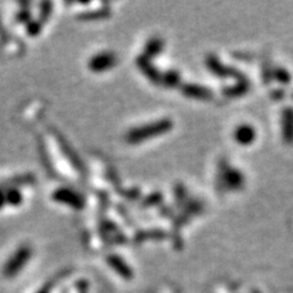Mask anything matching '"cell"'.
Segmentation results:
<instances>
[{"label":"cell","mask_w":293,"mask_h":293,"mask_svg":"<svg viewBox=\"0 0 293 293\" xmlns=\"http://www.w3.org/2000/svg\"><path fill=\"white\" fill-rule=\"evenodd\" d=\"M54 136H55L56 142H58L59 146H60L61 152L64 153L65 156H66V159L70 161V164L72 165L73 169L77 172L82 173V175H86L87 173L86 165H84L83 160H82V159L79 158V155L76 153V150L73 149V147L69 143V141H67L60 132H58V131H54Z\"/></svg>","instance_id":"6da1fadb"},{"label":"cell","mask_w":293,"mask_h":293,"mask_svg":"<svg viewBox=\"0 0 293 293\" xmlns=\"http://www.w3.org/2000/svg\"><path fill=\"white\" fill-rule=\"evenodd\" d=\"M52 198L58 203L65 204V206L72 208L75 210H82L86 206V201L81 194H78L73 189L66 188V187L56 188L53 192Z\"/></svg>","instance_id":"7a4b0ae2"},{"label":"cell","mask_w":293,"mask_h":293,"mask_svg":"<svg viewBox=\"0 0 293 293\" xmlns=\"http://www.w3.org/2000/svg\"><path fill=\"white\" fill-rule=\"evenodd\" d=\"M118 62V58L113 52H103L95 54L88 61V67L90 71L95 73L105 72V71L112 70Z\"/></svg>","instance_id":"3957f363"},{"label":"cell","mask_w":293,"mask_h":293,"mask_svg":"<svg viewBox=\"0 0 293 293\" xmlns=\"http://www.w3.org/2000/svg\"><path fill=\"white\" fill-rule=\"evenodd\" d=\"M165 126H166V124L164 121H161L156 122V124L148 125V126L144 127H139V129H135L127 133L126 139L130 143H138V142H142L144 139L152 137V136L163 132L165 130Z\"/></svg>","instance_id":"277c9868"},{"label":"cell","mask_w":293,"mask_h":293,"mask_svg":"<svg viewBox=\"0 0 293 293\" xmlns=\"http://www.w3.org/2000/svg\"><path fill=\"white\" fill-rule=\"evenodd\" d=\"M31 257V248L27 246L21 247L18 249V252L13 255V258L8 261L7 266H5L4 272L5 275L13 276L25 265V263L28 260V258Z\"/></svg>","instance_id":"5b68a950"},{"label":"cell","mask_w":293,"mask_h":293,"mask_svg":"<svg viewBox=\"0 0 293 293\" xmlns=\"http://www.w3.org/2000/svg\"><path fill=\"white\" fill-rule=\"evenodd\" d=\"M37 182V177L35 173H22V175H16L14 177L9 178L8 181H5L4 183L0 184V188L7 189L11 188V187H15L19 188L20 186H31V184H35Z\"/></svg>","instance_id":"8992f818"},{"label":"cell","mask_w":293,"mask_h":293,"mask_svg":"<svg viewBox=\"0 0 293 293\" xmlns=\"http://www.w3.org/2000/svg\"><path fill=\"white\" fill-rule=\"evenodd\" d=\"M110 9L108 5H105L103 8H99V9L95 10H88L84 11V13H81L77 16V19L79 21H98V20H103L108 19L110 16Z\"/></svg>","instance_id":"52a82bcc"},{"label":"cell","mask_w":293,"mask_h":293,"mask_svg":"<svg viewBox=\"0 0 293 293\" xmlns=\"http://www.w3.org/2000/svg\"><path fill=\"white\" fill-rule=\"evenodd\" d=\"M24 202V196L19 188L11 187L5 189V203L11 207H19Z\"/></svg>","instance_id":"ba28073f"},{"label":"cell","mask_w":293,"mask_h":293,"mask_svg":"<svg viewBox=\"0 0 293 293\" xmlns=\"http://www.w3.org/2000/svg\"><path fill=\"white\" fill-rule=\"evenodd\" d=\"M39 9L41 10H39L38 20L44 25L45 22L50 19V16H52V14H53V3H50V2L41 3Z\"/></svg>","instance_id":"9c48e42d"},{"label":"cell","mask_w":293,"mask_h":293,"mask_svg":"<svg viewBox=\"0 0 293 293\" xmlns=\"http://www.w3.org/2000/svg\"><path fill=\"white\" fill-rule=\"evenodd\" d=\"M42 28H43V24L39 20H31L26 25V32L28 36L36 37L42 32Z\"/></svg>","instance_id":"30bf717a"},{"label":"cell","mask_w":293,"mask_h":293,"mask_svg":"<svg viewBox=\"0 0 293 293\" xmlns=\"http://www.w3.org/2000/svg\"><path fill=\"white\" fill-rule=\"evenodd\" d=\"M38 150H39V153H41L42 160H43L44 167H45V169H47V171L50 172V173H53L54 172L53 164H52V161H50V158H49V156H48V153H47V150H45L43 143H41V146H39V144H38Z\"/></svg>","instance_id":"8fae6325"},{"label":"cell","mask_w":293,"mask_h":293,"mask_svg":"<svg viewBox=\"0 0 293 293\" xmlns=\"http://www.w3.org/2000/svg\"><path fill=\"white\" fill-rule=\"evenodd\" d=\"M15 20H16V22H19V24L27 25L28 22L32 20V14H31V11L28 9H21L18 14H16Z\"/></svg>","instance_id":"7c38bea8"},{"label":"cell","mask_w":293,"mask_h":293,"mask_svg":"<svg viewBox=\"0 0 293 293\" xmlns=\"http://www.w3.org/2000/svg\"><path fill=\"white\" fill-rule=\"evenodd\" d=\"M160 49V44H159L158 41H152L149 44L147 45V49L146 52L149 54V55H152V54H155L158 50Z\"/></svg>","instance_id":"4fadbf2b"},{"label":"cell","mask_w":293,"mask_h":293,"mask_svg":"<svg viewBox=\"0 0 293 293\" xmlns=\"http://www.w3.org/2000/svg\"><path fill=\"white\" fill-rule=\"evenodd\" d=\"M5 190L3 188H0V209H3L5 206Z\"/></svg>","instance_id":"5bb4252c"}]
</instances>
